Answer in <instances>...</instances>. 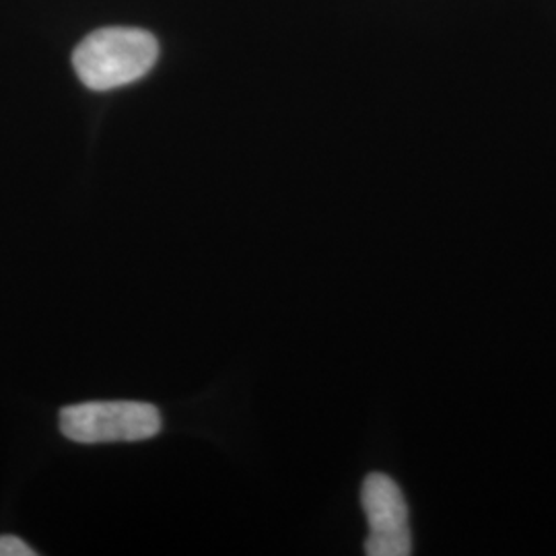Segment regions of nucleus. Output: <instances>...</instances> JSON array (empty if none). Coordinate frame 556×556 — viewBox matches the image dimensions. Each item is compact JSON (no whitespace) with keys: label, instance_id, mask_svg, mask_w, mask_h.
Instances as JSON below:
<instances>
[{"label":"nucleus","instance_id":"3","mask_svg":"<svg viewBox=\"0 0 556 556\" xmlns=\"http://www.w3.org/2000/svg\"><path fill=\"white\" fill-rule=\"evenodd\" d=\"M361 505L369 523L365 555H413L408 507L392 478L379 472L365 478L361 489Z\"/></svg>","mask_w":556,"mask_h":556},{"label":"nucleus","instance_id":"2","mask_svg":"<svg viewBox=\"0 0 556 556\" xmlns=\"http://www.w3.org/2000/svg\"><path fill=\"white\" fill-rule=\"evenodd\" d=\"M60 431L83 445L132 443L155 438L161 431V415L149 402H85L60 410Z\"/></svg>","mask_w":556,"mask_h":556},{"label":"nucleus","instance_id":"1","mask_svg":"<svg viewBox=\"0 0 556 556\" xmlns=\"http://www.w3.org/2000/svg\"><path fill=\"white\" fill-rule=\"evenodd\" d=\"M160 59L157 40L137 27H105L89 34L73 54L85 87L110 91L142 79Z\"/></svg>","mask_w":556,"mask_h":556},{"label":"nucleus","instance_id":"4","mask_svg":"<svg viewBox=\"0 0 556 556\" xmlns=\"http://www.w3.org/2000/svg\"><path fill=\"white\" fill-rule=\"evenodd\" d=\"M38 553L34 548H29L21 538L0 536V556H36Z\"/></svg>","mask_w":556,"mask_h":556}]
</instances>
